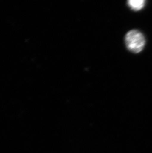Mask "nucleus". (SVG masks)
I'll list each match as a JSON object with an SVG mask.
<instances>
[{
	"label": "nucleus",
	"instance_id": "obj_1",
	"mask_svg": "<svg viewBox=\"0 0 152 153\" xmlns=\"http://www.w3.org/2000/svg\"><path fill=\"white\" fill-rule=\"evenodd\" d=\"M125 43L129 51L134 53H138L143 49L146 41L141 32L137 30H132L125 35Z\"/></svg>",
	"mask_w": 152,
	"mask_h": 153
},
{
	"label": "nucleus",
	"instance_id": "obj_2",
	"mask_svg": "<svg viewBox=\"0 0 152 153\" xmlns=\"http://www.w3.org/2000/svg\"><path fill=\"white\" fill-rule=\"evenodd\" d=\"M129 7L133 10H140L145 5V1L144 0H129L128 1Z\"/></svg>",
	"mask_w": 152,
	"mask_h": 153
}]
</instances>
